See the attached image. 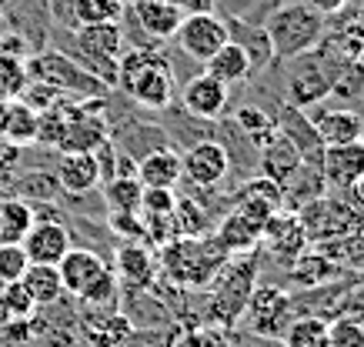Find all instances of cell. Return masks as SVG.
Masks as SVG:
<instances>
[{"instance_id": "obj_49", "label": "cell", "mask_w": 364, "mask_h": 347, "mask_svg": "<svg viewBox=\"0 0 364 347\" xmlns=\"http://www.w3.org/2000/svg\"><path fill=\"white\" fill-rule=\"evenodd\" d=\"M4 111H7V101H0V127H4Z\"/></svg>"}, {"instance_id": "obj_5", "label": "cell", "mask_w": 364, "mask_h": 347, "mask_svg": "<svg viewBox=\"0 0 364 347\" xmlns=\"http://www.w3.org/2000/svg\"><path fill=\"white\" fill-rule=\"evenodd\" d=\"M77 64L87 60V70L104 84L117 80V57L124 54V27L117 21H100V23H84L77 27Z\"/></svg>"}, {"instance_id": "obj_35", "label": "cell", "mask_w": 364, "mask_h": 347, "mask_svg": "<svg viewBox=\"0 0 364 347\" xmlns=\"http://www.w3.org/2000/svg\"><path fill=\"white\" fill-rule=\"evenodd\" d=\"M141 180L137 177H111L104 180V201L114 214H137L141 211Z\"/></svg>"}, {"instance_id": "obj_37", "label": "cell", "mask_w": 364, "mask_h": 347, "mask_svg": "<svg viewBox=\"0 0 364 347\" xmlns=\"http://www.w3.org/2000/svg\"><path fill=\"white\" fill-rule=\"evenodd\" d=\"M77 301H84L87 307H94V311H111L114 304L121 301V287H117V277H114V270L107 268L104 274H100L90 287H84V294H80Z\"/></svg>"}, {"instance_id": "obj_19", "label": "cell", "mask_w": 364, "mask_h": 347, "mask_svg": "<svg viewBox=\"0 0 364 347\" xmlns=\"http://www.w3.org/2000/svg\"><path fill=\"white\" fill-rule=\"evenodd\" d=\"M104 270H107V264L94 250H77V247H70L64 258L57 260V274H60L64 294H74V297H80L84 287H90Z\"/></svg>"}, {"instance_id": "obj_4", "label": "cell", "mask_w": 364, "mask_h": 347, "mask_svg": "<svg viewBox=\"0 0 364 347\" xmlns=\"http://www.w3.org/2000/svg\"><path fill=\"white\" fill-rule=\"evenodd\" d=\"M27 80L44 84V87L57 90V94H84V97H100L107 84L94 77L84 64H77L74 57H67L64 50H41L31 60H23Z\"/></svg>"}, {"instance_id": "obj_24", "label": "cell", "mask_w": 364, "mask_h": 347, "mask_svg": "<svg viewBox=\"0 0 364 347\" xmlns=\"http://www.w3.org/2000/svg\"><path fill=\"white\" fill-rule=\"evenodd\" d=\"M57 184L67 194H90L94 187H100V167L94 154H60L57 160Z\"/></svg>"}, {"instance_id": "obj_14", "label": "cell", "mask_w": 364, "mask_h": 347, "mask_svg": "<svg viewBox=\"0 0 364 347\" xmlns=\"http://www.w3.org/2000/svg\"><path fill=\"white\" fill-rule=\"evenodd\" d=\"M261 231H264V221H261V217H254V214L234 207V211H228L221 217L214 241L221 244V250L228 258H241V254H254V250H257Z\"/></svg>"}, {"instance_id": "obj_50", "label": "cell", "mask_w": 364, "mask_h": 347, "mask_svg": "<svg viewBox=\"0 0 364 347\" xmlns=\"http://www.w3.org/2000/svg\"><path fill=\"white\" fill-rule=\"evenodd\" d=\"M358 21L364 23V0H361V11H358Z\"/></svg>"}, {"instance_id": "obj_26", "label": "cell", "mask_w": 364, "mask_h": 347, "mask_svg": "<svg viewBox=\"0 0 364 347\" xmlns=\"http://www.w3.org/2000/svg\"><path fill=\"white\" fill-rule=\"evenodd\" d=\"M137 180L141 187H174L181 180V154L171 147H154L137 160Z\"/></svg>"}, {"instance_id": "obj_38", "label": "cell", "mask_w": 364, "mask_h": 347, "mask_svg": "<svg viewBox=\"0 0 364 347\" xmlns=\"http://www.w3.org/2000/svg\"><path fill=\"white\" fill-rule=\"evenodd\" d=\"M174 227H177V237H204L210 231V221L204 214V207H198L194 201H177Z\"/></svg>"}, {"instance_id": "obj_40", "label": "cell", "mask_w": 364, "mask_h": 347, "mask_svg": "<svg viewBox=\"0 0 364 347\" xmlns=\"http://www.w3.org/2000/svg\"><path fill=\"white\" fill-rule=\"evenodd\" d=\"M0 304H4V311H7L11 321H27V317H33V311H37V304H33L31 294L23 291L21 280L0 284Z\"/></svg>"}, {"instance_id": "obj_33", "label": "cell", "mask_w": 364, "mask_h": 347, "mask_svg": "<svg viewBox=\"0 0 364 347\" xmlns=\"http://www.w3.org/2000/svg\"><path fill=\"white\" fill-rule=\"evenodd\" d=\"M284 347H328V317L304 314L284 327Z\"/></svg>"}, {"instance_id": "obj_47", "label": "cell", "mask_w": 364, "mask_h": 347, "mask_svg": "<svg viewBox=\"0 0 364 347\" xmlns=\"http://www.w3.org/2000/svg\"><path fill=\"white\" fill-rule=\"evenodd\" d=\"M348 194H351V197H354V211H358V214H364V180H361V184H358V187H351V191H348Z\"/></svg>"}, {"instance_id": "obj_34", "label": "cell", "mask_w": 364, "mask_h": 347, "mask_svg": "<svg viewBox=\"0 0 364 347\" xmlns=\"http://www.w3.org/2000/svg\"><path fill=\"white\" fill-rule=\"evenodd\" d=\"M324 258H331L341 270H354V274H364V231L361 234H348V237H334V241H324L318 247Z\"/></svg>"}, {"instance_id": "obj_45", "label": "cell", "mask_w": 364, "mask_h": 347, "mask_svg": "<svg viewBox=\"0 0 364 347\" xmlns=\"http://www.w3.org/2000/svg\"><path fill=\"white\" fill-rule=\"evenodd\" d=\"M181 13H208L218 7V0H171Z\"/></svg>"}, {"instance_id": "obj_16", "label": "cell", "mask_w": 364, "mask_h": 347, "mask_svg": "<svg viewBox=\"0 0 364 347\" xmlns=\"http://www.w3.org/2000/svg\"><path fill=\"white\" fill-rule=\"evenodd\" d=\"M21 247L31 264H57L70 250V231L60 221H33Z\"/></svg>"}, {"instance_id": "obj_23", "label": "cell", "mask_w": 364, "mask_h": 347, "mask_svg": "<svg viewBox=\"0 0 364 347\" xmlns=\"http://www.w3.org/2000/svg\"><path fill=\"white\" fill-rule=\"evenodd\" d=\"M131 13H134V21L141 23L144 34L157 37V40L174 37L177 27H181V21H184V13L177 11L171 0H134Z\"/></svg>"}, {"instance_id": "obj_44", "label": "cell", "mask_w": 364, "mask_h": 347, "mask_svg": "<svg viewBox=\"0 0 364 347\" xmlns=\"http://www.w3.org/2000/svg\"><path fill=\"white\" fill-rule=\"evenodd\" d=\"M338 314H344V317H351V321L364 324V284L361 287H354V291L344 297L341 307H338Z\"/></svg>"}, {"instance_id": "obj_2", "label": "cell", "mask_w": 364, "mask_h": 347, "mask_svg": "<svg viewBox=\"0 0 364 347\" xmlns=\"http://www.w3.org/2000/svg\"><path fill=\"white\" fill-rule=\"evenodd\" d=\"M261 27H264L267 40H271L274 57H281V60L304 57L328 34L324 13H318L308 4H281L277 11L267 13V21Z\"/></svg>"}, {"instance_id": "obj_29", "label": "cell", "mask_w": 364, "mask_h": 347, "mask_svg": "<svg viewBox=\"0 0 364 347\" xmlns=\"http://www.w3.org/2000/svg\"><path fill=\"white\" fill-rule=\"evenodd\" d=\"M33 221L37 214L23 197H4L0 201V244H21Z\"/></svg>"}, {"instance_id": "obj_7", "label": "cell", "mask_w": 364, "mask_h": 347, "mask_svg": "<svg viewBox=\"0 0 364 347\" xmlns=\"http://www.w3.org/2000/svg\"><path fill=\"white\" fill-rule=\"evenodd\" d=\"M301 224L308 231L311 244H324V241H334V237H348V234H361L364 231V214L354 211L351 201H341V197H318V201L304 204L298 211Z\"/></svg>"}, {"instance_id": "obj_42", "label": "cell", "mask_w": 364, "mask_h": 347, "mask_svg": "<svg viewBox=\"0 0 364 347\" xmlns=\"http://www.w3.org/2000/svg\"><path fill=\"white\" fill-rule=\"evenodd\" d=\"M27 254L21 244H0V284L7 280H21V274L27 270Z\"/></svg>"}, {"instance_id": "obj_31", "label": "cell", "mask_w": 364, "mask_h": 347, "mask_svg": "<svg viewBox=\"0 0 364 347\" xmlns=\"http://www.w3.org/2000/svg\"><path fill=\"white\" fill-rule=\"evenodd\" d=\"M228 37L247 50L254 67H264L267 60H274V50H271V40H267L264 27H254V23H244L237 17H231L228 21Z\"/></svg>"}, {"instance_id": "obj_9", "label": "cell", "mask_w": 364, "mask_h": 347, "mask_svg": "<svg viewBox=\"0 0 364 347\" xmlns=\"http://www.w3.org/2000/svg\"><path fill=\"white\" fill-rule=\"evenodd\" d=\"M177 47L194 60H208L210 54H218V47L228 44V21L218 17L214 11L208 13H184V21L174 34Z\"/></svg>"}, {"instance_id": "obj_21", "label": "cell", "mask_w": 364, "mask_h": 347, "mask_svg": "<svg viewBox=\"0 0 364 347\" xmlns=\"http://www.w3.org/2000/svg\"><path fill=\"white\" fill-rule=\"evenodd\" d=\"M234 207H241V211L254 214V217H261V221H267L274 211H281L284 207V194H281V184L271 177H251L244 180L241 187H237V194H234Z\"/></svg>"}, {"instance_id": "obj_48", "label": "cell", "mask_w": 364, "mask_h": 347, "mask_svg": "<svg viewBox=\"0 0 364 347\" xmlns=\"http://www.w3.org/2000/svg\"><path fill=\"white\" fill-rule=\"evenodd\" d=\"M7 321H11V317H7V311H4V304H0V327L7 324Z\"/></svg>"}, {"instance_id": "obj_12", "label": "cell", "mask_w": 364, "mask_h": 347, "mask_svg": "<svg viewBox=\"0 0 364 347\" xmlns=\"http://www.w3.org/2000/svg\"><path fill=\"white\" fill-rule=\"evenodd\" d=\"M334 94V74L324 67V57H311L304 67H298L287 77V104L298 111H311L318 107L324 97Z\"/></svg>"}, {"instance_id": "obj_3", "label": "cell", "mask_w": 364, "mask_h": 347, "mask_svg": "<svg viewBox=\"0 0 364 347\" xmlns=\"http://www.w3.org/2000/svg\"><path fill=\"white\" fill-rule=\"evenodd\" d=\"M228 254L214 237H177L171 244H164V270L167 277H174L184 287H204L214 280V274L221 270Z\"/></svg>"}, {"instance_id": "obj_25", "label": "cell", "mask_w": 364, "mask_h": 347, "mask_svg": "<svg viewBox=\"0 0 364 347\" xmlns=\"http://www.w3.org/2000/svg\"><path fill=\"white\" fill-rule=\"evenodd\" d=\"M154 258L137 244H124L117 247V260H114V277L127 284L131 291H147L154 284Z\"/></svg>"}, {"instance_id": "obj_6", "label": "cell", "mask_w": 364, "mask_h": 347, "mask_svg": "<svg viewBox=\"0 0 364 347\" xmlns=\"http://www.w3.org/2000/svg\"><path fill=\"white\" fill-rule=\"evenodd\" d=\"M254 277H257V260L247 254L244 260H224L221 270L214 274V304H210V317L218 324H234L244 314V304L254 291Z\"/></svg>"}, {"instance_id": "obj_30", "label": "cell", "mask_w": 364, "mask_h": 347, "mask_svg": "<svg viewBox=\"0 0 364 347\" xmlns=\"http://www.w3.org/2000/svg\"><path fill=\"white\" fill-rule=\"evenodd\" d=\"M298 164H301V150L291 144L281 131H277L274 141L261 150V174H264V177H271V180H277V184H281V180H284L294 167H298Z\"/></svg>"}, {"instance_id": "obj_41", "label": "cell", "mask_w": 364, "mask_h": 347, "mask_svg": "<svg viewBox=\"0 0 364 347\" xmlns=\"http://www.w3.org/2000/svg\"><path fill=\"white\" fill-rule=\"evenodd\" d=\"M328 347H364V324L344 314L328 317Z\"/></svg>"}, {"instance_id": "obj_8", "label": "cell", "mask_w": 364, "mask_h": 347, "mask_svg": "<svg viewBox=\"0 0 364 347\" xmlns=\"http://www.w3.org/2000/svg\"><path fill=\"white\" fill-rule=\"evenodd\" d=\"M291 314V294H284L274 284H254L251 297L244 304V317H247V331L254 337H281L284 334V321Z\"/></svg>"}, {"instance_id": "obj_17", "label": "cell", "mask_w": 364, "mask_h": 347, "mask_svg": "<svg viewBox=\"0 0 364 347\" xmlns=\"http://www.w3.org/2000/svg\"><path fill=\"white\" fill-rule=\"evenodd\" d=\"M308 114L311 127L324 147H338V144H351L364 137V121L348 107H328V111H304Z\"/></svg>"}, {"instance_id": "obj_39", "label": "cell", "mask_w": 364, "mask_h": 347, "mask_svg": "<svg viewBox=\"0 0 364 347\" xmlns=\"http://www.w3.org/2000/svg\"><path fill=\"white\" fill-rule=\"evenodd\" d=\"M27 87V70H23V57L0 54V101H17Z\"/></svg>"}, {"instance_id": "obj_36", "label": "cell", "mask_w": 364, "mask_h": 347, "mask_svg": "<svg viewBox=\"0 0 364 347\" xmlns=\"http://www.w3.org/2000/svg\"><path fill=\"white\" fill-rule=\"evenodd\" d=\"M131 334H134V324L124 314H107V317H100V327L97 324L87 327V341L94 347H117Z\"/></svg>"}, {"instance_id": "obj_32", "label": "cell", "mask_w": 364, "mask_h": 347, "mask_svg": "<svg viewBox=\"0 0 364 347\" xmlns=\"http://www.w3.org/2000/svg\"><path fill=\"white\" fill-rule=\"evenodd\" d=\"M234 123H237L244 134H247V141H251L257 150H264V147L277 137L274 117H271L267 111H261V107H254V104H244V107H237V114H234Z\"/></svg>"}, {"instance_id": "obj_43", "label": "cell", "mask_w": 364, "mask_h": 347, "mask_svg": "<svg viewBox=\"0 0 364 347\" xmlns=\"http://www.w3.org/2000/svg\"><path fill=\"white\" fill-rule=\"evenodd\" d=\"M174 204H177V197L171 187H144V194H141L144 214H171Z\"/></svg>"}, {"instance_id": "obj_11", "label": "cell", "mask_w": 364, "mask_h": 347, "mask_svg": "<svg viewBox=\"0 0 364 347\" xmlns=\"http://www.w3.org/2000/svg\"><path fill=\"white\" fill-rule=\"evenodd\" d=\"M321 174L328 191H351L364 180V137L351 144L324 147L321 154Z\"/></svg>"}, {"instance_id": "obj_22", "label": "cell", "mask_w": 364, "mask_h": 347, "mask_svg": "<svg viewBox=\"0 0 364 347\" xmlns=\"http://www.w3.org/2000/svg\"><path fill=\"white\" fill-rule=\"evenodd\" d=\"M204 74L221 80L224 87H237V84H244L254 74V64H251V57H247V50L228 37V44H221L218 54H210L204 60Z\"/></svg>"}, {"instance_id": "obj_1", "label": "cell", "mask_w": 364, "mask_h": 347, "mask_svg": "<svg viewBox=\"0 0 364 347\" xmlns=\"http://www.w3.org/2000/svg\"><path fill=\"white\" fill-rule=\"evenodd\" d=\"M114 84L147 111H167L174 104V67L154 47H134L117 57Z\"/></svg>"}, {"instance_id": "obj_20", "label": "cell", "mask_w": 364, "mask_h": 347, "mask_svg": "<svg viewBox=\"0 0 364 347\" xmlns=\"http://www.w3.org/2000/svg\"><path fill=\"white\" fill-rule=\"evenodd\" d=\"M281 194H284V207H287V211H301L304 204L324 197V194H328V184H324V174H321L318 164L301 160L298 167H294L284 180H281Z\"/></svg>"}, {"instance_id": "obj_15", "label": "cell", "mask_w": 364, "mask_h": 347, "mask_svg": "<svg viewBox=\"0 0 364 347\" xmlns=\"http://www.w3.org/2000/svg\"><path fill=\"white\" fill-rule=\"evenodd\" d=\"M228 101H231V87H224L221 80H214L210 74H198L191 77L181 90V104L191 117H200V121H218L224 111H228Z\"/></svg>"}, {"instance_id": "obj_18", "label": "cell", "mask_w": 364, "mask_h": 347, "mask_svg": "<svg viewBox=\"0 0 364 347\" xmlns=\"http://www.w3.org/2000/svg\"><path fill=\"white\" fill-rule=\"evenodd\" d=\"M341 277L344 270L331 258H324L321 250H301L298 258H291V268H287V280L301 291H321Z\"/></svg>"}, {"instance_id": "obj_28", "label": "cell", "mask_w": 364, "mask_h": 347, "mask_svg": "<svg viewBox=\"0 0 364 347\" xmlns=\"http://www.w3.org/2000/svg\"><path fill=\"white\" fill-rule=\"evenodd\" d=\"M23 291L33 297L37 307H50L64 297V284L57 274V264H27V270L21 274Z\"/></svg>"}, {"instance_id": "obj_27", "label": "cell", "mask_w": 364, "mask_h": 347, "mask_svg": "<svg viewBox=\"0 0 364 347\" xmlns=\"http://www.w3.org/2000/svg\"><path fill=\"white\" fill-rule=\"evenodd\" d=\"M0 141H7L11 147H27L37 141V111L27 101H7L4 111V127H0Z\"/></svg>"}, {"instance_id": "obj_13", "label": "cell", "mask_w": 364, "mask_h": 347, "mask_svg": "<svg viewBox=\"0 0 364 347\" xmlns=\"http://www.w3.org/2000/svg\"><path fill=\"white\" fill-rule=\"evenodd\" d=\"M261 244L271 247V254H277V258L291 260V258H298L301 250H308L311 241H308L304 224H301L298 211H287V207H281V211H274L264 221Z\"/></svg>"}, {"instance_id": "obj_10", "label": "cell", "mask_w": 364, "mask_h": 347, "mask_svg": "<svg viewBox=\"0 0 364 347\" xmlns=\"http://www.w3.org/2000/svg\"><path fill=\"white\" fill-rule=\"evenodd\" d=\"M231 157L228 147L218 141H198L181 154V177H188L194 187H218L228 177Z\"/></svg>"}, {"instance_id": "obj_46", "label": "cell", "mask_w": 364, "mask_h": 347, "mask_svg": "<svg viewBox=\"0 0 364 347\" xmlns=\"http://www.w3.org/2000/svg\"><path fill=\"white\" fill-rule=\"evenodd\" d=\"M308 7H314L324 17H331V13H341L348 7V0H308Z\"/></svg>"}]
</instances>
